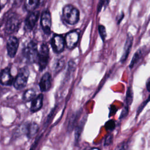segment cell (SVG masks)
Here are the masks:
<instances>
[{"mask_svg":"<svg viewBox=\"0 0 150 150\" xmlns=\"http://www.w3.org/2000/svg\"><path fill=\"white\" fill-rule=\"evenodd\" d=\"M0 10H1V5H0Z\"/></svg>","mask_w":150,"mask_h":150,"instance_id":"32","label":"cell"},{"mask_svg":"<svg viewBox=\"0 0 150 150\" xmlns=\"http://www.w3.org/2000/svg\"><path fill=\"white\" fill-rule=\"evenodd\" d=\"M113 141V135L111 134H108L104 140V145L105 146H108L111 145L112 142Z\"/></svg>","mask_w":150,"mask_h":150,"instance_id":"25","label":"cell"},{"mask_svg":"<svg viewBox=\"0 0 150 150\" xmlns=\"http://www.w3.org/2000/svg\"><path fill=\"white\" fill-rule=\"evenodd\" d=\"M21 24V20L19 16L15 14L11 15L7 19L5 26V31L8 34H12L18 30Z\"/></svg>","mask_w":150,"mask_h":150,"instance_id":"5","label":"cell"},{"mask_svg":"<svg viewBox=\"0 0 150 150\" xmlns=\"http://www.w3.org/2000/svg\"><path fill=\"white\" fill-rule=\"evenodd\" d=\"M51 46L53 50L57 53L63 51L65 46L64 38L60 35H55L51 40Z\"/></svg>","mask_w":150,"mask_h":150,"instance_id":"8","label":"cell"},{"mask_svg":"<svg viewBox=\"0 0 150 150\" xmlns=\"http://www.w3.org/2000/svg\"><path fill=\"white\" fill-rule=\"evenodd\" d=\"M29 76V70L28 67L25 66L18 70L16 77L14 79L13 83L14 87L17 90L23 88L27 84Z\"/></svg>","mask_w":150,"mask_h":150,"instance_id":"3","label":"cell"},{"mask_svg":"<svg viewBox=\"0 0 150 150\" xmlns=\"http://www.w3.org/2000/svg\"><path fill=\"white\" fill-rule=\"evenodd\" d=\"M43 98V94H40L32 100V102L30 106V111L32 112H36L42 107Z\"/></svg>","mask_w":150,"mask_h":150,"instance_id":"14","label":"cell"},{"mask_svg":"<svg viewBox=\"0 0 150 150\" xmlns=\"http://www.w3.org/2000/svg\"><path fill=\"white\" fill-rule=\"evenodd\" d=\"M19 40L15 36H11L6 43V49L8 54L10 57H13L17 52L19 47Z\"/></svg>","mask_w":150,"mask_h":150,"instance_id":"9","label":"cell"},{"mask_svg":"<svg viewBox=\"0 0 150 150\" xmlns=\"http://www.w3.org/2000/svg\"><path fill=\"white\" fill-rule=\"evenodd\" d=\"M38 51L36 43L31 40L28 42L23 47L22 49V55L29 63H36Z\"/></svg>","mask_w":150,"mask_h":150,"instance_id":"2","label":"cell"},{"mask_svg":"<svg viewBox=\"0 0 150 150\" xmlns=\"http://www.w3.org/2000/svg\"><path fill=\"white\" fill-rule=\"evenodd\" d=\"M52 86V76L49 72L45 73L42 77L39 82V87L42 91H49Z\"/></svg>","mask_w":150,"mask_h":150,"instance_id":"12","label":"cell"},{"mask_svg":"<svg viewBox=\"0 0 150 150\" xmlns=\"http://www.w3.org/2000/svg\"><path fill=\"white\" fill-rule=\"evenodd\" d=\"M83 150H100V149L96 147H86Z\"/></svg>","mask_w":150,"mask_h":150,"instance_id":"31","label":"cell"},{"mask_svg":"<svg viewBox=\"0 0 150 150\" xmlns=\"http://www.w3.org/2000/svg\"><path fill=\"white\" fill-rule=\"evenodd\" d=\"M142 54H143V51L141 49L138 50L135 53V54H134V56L132 57V59L130 62V64H129V68L131 69H132L135 65L138 63V62L140 60V59L141 58L142 56Z\"/></svg>","mask_w":150,"mask_h":150,"instance_id":"17","label":"cell"},{"mask_svg":"<svg viewBox=\"0 0 150 150\" xmlns=\"http://www.w3.org/2000/svg\"><path fill=\"white\" fill-rule=\"evenodd\" d=\"M39 16V11H33L26 18L25 22V28L27 30H31L35 26Z\"/></svg>","mask_w":150,"mask_h":150,"instance_id":"11","label":"cell"},{"mask_svg":"<svg viewBox=\"0 0 150 150\" xmlns=\"http://www.w3.org/2000/svg\"><path fill=\"white\" fill-rule=\"evenodd\" d=\"M86 121V117H84V119H83L82 120H81L80 121V122L79 123V124L77 125V126L76 128V130H75V138L76 140H78L79 139V137L81 135V133L83 131V127L85 124Z\"/></svg>","mask_w":150,"mask_h":150,"instance_id":"19","label":"cell"},{"mask_svg":"<svg viewBox=\"0 0 150 150\" xmlns=\"http://www.w3.org/2000/svg\"><path fill=\"white\" fill-rule=\"evenodd\" d=\"M38 125L36 122H30L25 126L24 131L29 138L33 137L38 131Z\"/></svg>","mask_w":150,"mask_h":150,"instance_id":"15","label":"cell"},{"mask_svg":"<svg viewBox=\"0 0 150 150\" xmlns=\"http://www.w3.org/2000/svg\"><path fill=\"white\" fill-rule=\"evenodd\" d=\"M63 20L68 24L73 25L79 21L80 12L77 8L71 4L66 5L62 10Z\"/></svg>","mask_w":150,"mask_h":150,"instance_id":"1","label":"cell"},{"mask_svg":"<svg viewBox=\"0 0 150 150\" xmlns=\"http://www.w3.org/2000/svg\"><path fill=\"white\" fill-rule=\"evenodd\" d=\"M128 113V106H125V107H124L123 108V109H122V110L121 111L120 118L122 119V118L125 117L127 115Z\"/></svg>","mask_w":150,"mask_h":150,"instance_id":"27","label":"cell"},{"mask_svg":"<svg viewBox=\"0 0 150 150\" xmlns=\"http://www.w3.org/2000/svg\"><path fill=\"white\" fill-rule=\"evenodd\" d=\"M124 16H125V15L123 12H121V13L120 14L119 17L117 18V24H120L121 23V22L122 20V19L124 18Z\"/></svg>","mask_w":150,"mask_h":150,"instance_id":"29","label":"cell"},{"mask_svg":"<svg viewBox=\"0 0 150 150\" xmlns=\"http://www.w3.org/2000/svg\"><path fill=\"white\" fill-rule=\"evenodd\" d=\"M110 0H100L97 6V13H99L103 7L106 8L108 5Z\"/></svg>","mask_w":150,"mask_h":150,"instance_id":"24","label":"cell"},{"mask_svg":"<svg viewBox=\"0 0 150 150\" xmlns=\"http://www.w3.org/2000/svg\"><path fill=\"white\" fill-rule=\"evenodd\" d=\"M39 0H25L24 6L25 9L29 12H33L38 6Z\"/></svg>","mask_w":150,"mask_h":150,"instance_id":"16","label":"cell"},{"mask_svg":"<svg viewBox=\"0 0 150 150\" xmlns=\"http://www.w3.org/2000/svg\"><path fill=\"white\" fill-rule=\"evenodd\" d=\"M49 60V49L47 45L43 43L41 45L38 51V56L36 63L40 71L43 70L48 64Z\"/></svg>","mask_w":150,"mask_h":150,"instance_id":"4","label":"cell"},{"mask_svg":"<svg viewBox=\"0 0 150 150\" xmlns=\"http://www.w3.org/2000/svg\"><path fill=\"white\" fill-rule=\"evenodd\" d=\"M114 150H125V144L124 142L119 144Z\"/></svg>","mask_w":150,"mask_h":150,"instance_id":"28","label":"cell"},{"mask_svg":"<svg viewBox=\"0 0 150 150\" xmlns=\"http://www.w3.org/2000/svg\"><path fill=\"white\" fill-rule=\"evenodd\" d=\"M133 100V93L132 90V88L131 87H128L127 94H126V97H125V101H126V106H129L132 102Z\"/></svg>","mask_w":150,"mask_h":150,"instance_id":"20","label":"cell"},{"mask_svg":"<svg viewBox=\"0 0 150 150\" xmlns=\"http://www.w3.org/2000/svg\"><path fill=\"white\" fill-rule=\"evenodd\" d=\"M133 36L128 33L127 34V40L124 45V52L122 53V55L121 57L120 62L121 63H124L126 61L132 47V43H133Z\"/></svg>","mask_w":150,"mask_h":150,"instance_id":"13","label":"cell"},{"mask_svg":"<svg viewBox=\"0 0 150 150\" xmlns=\"http://www.w3.org/2000/svg\"><path fill=\"white\" fill-rule=\"evenodd\" d=\"M36 96V92L34 89L29 88L26 90L23 95V100L25 101H32Z\"/></svg>","mask_w":150,"mask_h":150,"instance_id":"18","label":"cell"},{"mask_svg":"<svg viewBox=\"0 0 150 150\" xmlns=\"http://www.w3.org/2000/svg\"><path fill=\"white\" fill-rule=\"evenodd\" d=\"M146 89L148 91L150 92V77L147 80L146 83Z\"/></svg>","mask_w":150,"mask_h":150,"instance_id":"30","label":"cell"},{"mask_svg":"<svg viewBox=\"0 0 150 150\" xmlns=\"http://www.w3.org/2000/svg\"><path fill=\"white\" fill-rule=\"evenodd\" d=\"M105 127L107 131H111L115 127V122L113 120H109L105 124Z\"/></svg>","mask_w":150,"mask_h":150,"instance_id":"23","label":"cell"},{"mask_svg":"<svg viewBox=\"0 0 150 150\" xmlns=\"http://www.w3.org/2000/svg\"><path fill=\"white\" fill-rule=\"evenodd\" d=\"M64 60L63 58H60L56 60V63H54V70L55 71H59L60 70L62 67L64 66Z\"/></svg>","mask_w":150,"mask_h":150,"instance_id":"22","label":"cell"},{"mask_svg":"<svg viewBox=\"0 0 150 150\" xmlns=\"http://www.w3.org/2000/svg\"><path fill=\"white\" fill-rule=\"evenodd\" d=\"M80 38V32L78 30H73L68 32L65 38V45L69 49H74L78 43Z\"/></svg>","mask_w":150,"mask_h":150,"instance_id":"6","label":"cell"},{"mask_svg":"<svg viewBox=\"0 0 150 150\" xmlns=\"http://www.w3.org/2000/svg\"><path fill=\"white\" fill-rule=\"evenodd\" d=\"M14 81V78L11 73V68L7 67L0 72V83L4 86H11Z\"/></svg>","mask_w":150,"mask_h":150,"instance_id":"10","label":"cell"},{"mask_svg":"<svg viewBox=\"0 0 150 150\" xmlns=\"http://www.w3.org/2000/svg\"><path fill=\"white\" fill-rule=\"evenodd\" d=\"M98 32L100 34V36L102 39V40L104 42L107 37V33H106V29L104 25H100L98 26Z\"/></svg>","mask_w":150,"mask_h":150,"instance_id":"21","label":"cell"},{"mask_svg":"<svg viewBox=\"0 0 150 150\" xmlns=\"http://www.w3.org/2000/svg\"><path fill=\"white\" fill-rule=\"evenodd\" d=\"M40 25L42 28L47 35H49L51 32L52 26V17L50 12L46 10L43 12L40 18Z\"/></svg>","mask_w":150,"mask_h":150,"instance_id":"7","label":"cell"},{"mask_svg":"<svg viewBox=\"0 0 150 150\" xmlns=\"http://www.w3.org/2000/svg\"><path fill=\"white\" fill-rule=\"evenodd\" d=\"M150 101V95L149 96V97H148V98L144 101V102H143L141 104V105L139 107V108H138V110H137V115L142 111V110H143V108L145 107V106L146 105V104L149 102Z\"/></svg>","mask_w":150,"mask_h":150,"instance_id":"26","label":"cell"}]
</instances>
